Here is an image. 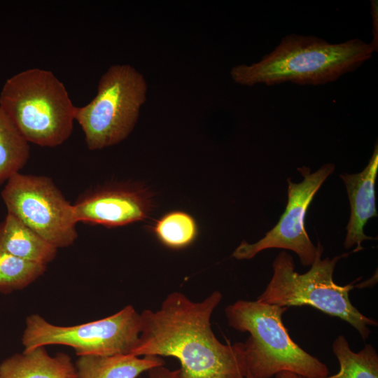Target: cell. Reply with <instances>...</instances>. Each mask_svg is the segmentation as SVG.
Here are the masks:
<instances>
[{"mask_svg":"<svg viewBox=\"0 0 378 378\" xmlns=\"http://www.w3.org/2000/svg\"><path fill=\"white\" fill-rule=\"evenodd\" d=\"M223 298L215 290L200 302L174 291L160 309L144 310L141 332L132 354L171 356L181 368L175 378H244L247 374L243 342H220L211 318Z\"/></svg>","mask_w":378,"mask_h":378,"instance_id":"1","label":"cell"},{"mask_svg":"<svg viewBox=\"0 0 378 378\" xmlns=\"http://www.w3.org/2000/svg\"><path fill=\"white\" fill-rule=\"evenodd\" d=\"M374 51L372 43L359 38L330 43L313 36L290 34L260 61L237 65L230 75L235 83L248 86L286 82L322 85L356 70Z\"/></svg>","mask_w":378,"mask_h":378,"instance_id":"2","label":"cell"},{"mask_svg":"<svg viewBox=\"0 0 378 378\" xmlns=\"http://www.w3.org/2000/svg\"><path fill=\"white\" fill-rule=\"evenodd\" d=\"M286 310L275 304L243 300L225 308L228 325L250 335L243 342L247 373L252 378H272L281 372L304 378L327 377V365L291 339L282 321Z\"/></svg>","mask_w":378,"mask_h":378,"instance_id":"3","label":"cell"},{"mask_svg":"<svg viewBox=\"0 0 378 378\" xmlns=\"http://www.w3.org/2000/svg\"><path fill=\"white\" fill-rule=\"evenodd\" d=\"M0 106L29 143L55 147L72 133L76 106L49 70L32 68L8 78L0 92Z\"/></svg>","mask_w":378,"mask_h":378,"instance_id":"4","label":"cell"},{"mask_svg":"<svg viewBox=\"0 0 378 378\" xmlns=\"http://www.w3.org/2000/svg\"><path fill=\"white\" fill-rule=\"evenodd\" d=\"M318 254L309 271H295L293 257L281 251L272 263L273 274L265 290L258 297L259 302L286 307L308 305L349 323L363 340L370 335V326L377 322L360 312L351 302V284L341 286L333 281L337 262L347 253L321 260Z\"/></svg>","mask_w":378,"mask_h":378,"instance_id":"5","label":"cell"},{"mask_svg":"<svg viewBox=\"0 0 378 378\" xmlns=\"http://www.w3.org/2000/svg\"><path fill=\"white\" fill-rule=\"evenodd\" d=\"M142 74L129 64H115L102 76L94 99L76 106L74 118L90 150L118 144L132 131L146 98Z\"/></svg>","mask_w":378,"mask_h":378,"instance_id":"6","label":"cell"},{"mask_svg":"<svg viewBox=\"0 0 378 378\" xmlns=\"http://www.w3.org/2000/svg\"><path fill=\"white\" fill-rule=\"evenodd\" d=\"M141 325V315L132 305L110 316L72 326H55L32 314L26 320L22 342L24 351L60 344L72 347L78 356L132 354Z\"/></svg>","mask_w":378,"mask_h":378,"instance_id":"7","label":"cell"},{"mask_svg":"<svg viewBox=\"0 0 378 378\" xmlns=\"http://www.w3.org/2000/svg\"><path fill=\"white\" fill-rule=\"evenodd\" d=\"M1 195L8 213L57 248L77 239L74 206L50 178L19 172L7 181Z\"/></svg>","mask_w":378,"mask_h":378,"instance_id":"8","label":"cell"},{"mask_svg":"<svg viewBox=\"0 0 378 378\" xmlns=\"http://www.w3.org/2000/svg\"><path fill=\"white\" fill-rule=\"evenodd\" d=\"M298 169L304 179L299 183L288 179V203L277 224L255 243L243 241L232 253L233 258L251 259L262 251L281 248L294 251L304 266H311L317 255L323 253V246L318 242L315 246L310 240L305 230L304 218L314 195L334 172L335 165L324 164L314 173H310L309 168L306 167Z\"/></svg>","mask_w":378,"mask_h":378,"instance_id":"9","label":"cell"},{"mask_svg":"<svg viewBox=\"0 0 378 378\" xmlns=\"http://www.w3.org/2000/svg\"><path fill=\"white\" fill-rule=\"evenodd\" d=\"M73 206L78 223L118 227L146 218L150 201L141 189L113 186L86 191Z\"/></svg>","mask_w":378,"mask_h":378,"instance_id":"10","label":"cell"},{"mask_svg":"<svg viewBox=\"0 0 378 378\" xmlns=\"http://www.w3.org/2000/svg\"><path fill=\"white\" fill-rule=\"evenodd\" d=\"M377 171L378 148L376 144L368 165L361 172L340 175L346 186L351 207L344 246L345 248H349L356 244L354 252L363 249L361 246L363 241L374 239L365 235L363 229L369 219L377 216L374 188Z\"/></svg>","mask_w":378,"mask_h":378,"instance_id":"11","label":"cell"},{"mask_svg":"<svg viewBox=\"0 0 378 378\" xmlns=\"http://www.w3.org/2000/svg\"><path fill=\"white\" fill-rule=\"evenodd\" d=\"M76 368L64 353L50 356L44 346L15 354L0 363V378H74Z\"/></svg>","mask_w":378,"mask_h":378,"instance_id":"12","label":"cell"},{"mask_svg":"<svg viewBox=\"0 0 378 378\" xmlns=\"http://www.w3.org/2000/svg\"><path fill=\"white\" fill-rule=\"evenodd\" d=\"M164 364V360L157 356L83 355L74 363V378H136L142 372Z\"/></svg>","mask_w":378,"mask_h":378,"instance_id":"13","label":"cell"},{"mask_svg":"<svg viewBox=\"0 0 378 378\" xmlns=\"http://www.w3.org/2000/svg\"><path fill=\"white\" fill-rule=\"evenodd\" d=\"M57 248L8 213L0 222V254H7L47 265L52 261Z\"/></svg>","mask_w":378,"mask_h":378,"instance_id":"14","label":"cell"},{"mask_svg":"<svg viewBox=\"0 0 378 378\" xmlns=\"http://www.w3.org/2000/svg\"><path fill=\"white\" fill-rule=\"evenodd\" d=\"M29 143L0 106V187L26 165Z\"/></svg>","mask_w":378,"mask_h":378,"instance_id":"15","label":"cell"},{"mask_svg":"<svg viewBox=\"0 0 378 378\" xmlns=\"http://www.w3.org/2000/svg\"><path fill=\"white\" fill-rule=\"evenodd\" d=\"M332 351L338 360L340 370L323 378H378V354L371 344L354 352L345 337L339 335L332 344Z\"/></svg>","mask_w":378,"mask_h":378,"instance_id":"16","label":"cell"},{"mask_svg":"<svg viewBox=\"0 0 378 378\" xmlns=\"http://www.w3.org/2000/svg\"><path fill=\"white\" fill-rule=\"evenodd\" d=\"M154 232L166 246L181 248L190 245L197 234L194 218L183 211H172L164 215L155 224Z\"/></svg>","mask_w":378,"mask_h":378,"instance_id":"17","label":"cell"},{"mask_svg":"<svg viewBox=\"0 0 378 378\" xmlns=\"http://www.w3.org/2000/svg\"><path fill=\"white\" fill-rule=\"evenodd\" d=\"M46 266L7 254H0V291L20 290L41 276Z\"/></svg>","mask_w":378,"mask_h":378,"instance_id":"18","label":"cell"},{"mask_svg":"<svg viewBox=\"0 0 378 378\" xmlns=\"http://www.w3.org/2000/svg\"><path fill=\"white\" fill-rule=\"evenodd\" d=\"M148 372V378H175L177 370H170L163 365L152 368Z\"/></svg>","mask_w":378,"mask_h":378,"instance_id":"19","label":"cell"},{"mask_svg":"<svg viewBox=\"0 0 378 378\" xmlns=\"http://www.w3.org/2000/svg\"><path fill=\"white\" fill-rule=\"evenodd\" d=\"M372 16L373 21V41L371 43L374 50H377L378 42V8L377 1H372Z\"/></svg>","mask_w":378,"mask_h":378,"instance_id":"20","label":"cell"},{"mask_svg":"<svg viewBox=\"0 0 378 378\" xmlns=\"http://www.w3.org/2000/svg\"><path fill=\"white\" fill-rule=\"evenodd\" d=\"M276 378H304L289 372H281L275 375Z\"/></svg>","mask_w":378,"mask_h":378,"instance_id":"21","label":"cell"},{"mask_svg":"<svg viewBox=\"0 0 378 378\" xmlns=\"http://www.w3.org/2000/svg\"><path fill=\"white\" fill-rule=\"evenodd\" d=\"M244 378H252L249 374L247 373L246 376Z\"/></svg>","mask_w":378,"mask_h":378,"instance_id":"22","label":"cell"}]
</instances>
